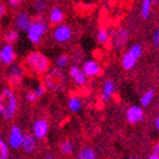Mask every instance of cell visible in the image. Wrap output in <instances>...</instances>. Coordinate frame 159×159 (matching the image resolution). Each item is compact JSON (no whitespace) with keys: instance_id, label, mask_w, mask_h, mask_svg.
<instances>
[{"instance_id":"cell-1","label":"cell","mask_w":159,"mask_h":159,"mask_svg":"<svg viewBox=\"0 0 159 159\" xmlns=\"http://www.w3.org/2000/svg\"><path fill=\"white\" fill-rule=\"evenodd\" d=\"M19 108V101L15 89L7 86L0 91V117L7 122L15 118Z\"/></svg>"},{"instance_id":"cell-2","label":"cell","mask_w":159,"mask_h":159,"mask_svg":"<svg viewBox=\"0 0 159 159\" xmlns=\"http://www.w3.org/2000/svg\"><path fill=\"white\" fill-rule=\"evenodd\" d=\"M25 67L30 73L37 75V76H43L45 73L51 69V61L45 54L40 51H32L25 57L23 61Z\"/></svg>"},{"instance_id":"cell-3","label":"cell","mask_w":159,"mask_h":159,"mask_svg":"<svg viewBox=\"0 0 159 159\" xmlns=\"http://www.w3.org/2000/svg\"><path fill=\"white\" fill-rule=\"evenodd\" d=\"M42 84L45 86L47 91H51L53 93L63 92L67 87V77L62 70L57 67L50 69L42 76Z\"/></svg>"},{"instance_id":"cell-4","label":"cell","mask_w":159,"mask_h":159,"mask_svg":"<svg viewBox=\"0 0 159 159\" xmlns=\"http://www.w3.org/2000/svg\"><path fill=\"white\" fill-rule=\"evenodd\" d=\"M48 27L49 25L43 18L40 17L32 20L29 29L27 30V37L30 42L34 45H39L41 43V40H42L44 33L48 31Z\"/></svg>"},{"instance_id":"cell-5","label":"cell","mask_w":159,"mask_h":159,"mask_svg":"<svg viewBox=\"0 0 159 159\" xmlns=\"http://www.w3.org/2000/svg\"><path fill=\"white\" fill-rule=\"evenodd\" d=\"M25 80V69L19 64H11L7 74V81L9 87L16 89L22 85Z\"/></svg>"},{"instance_id":"cell-6","label":"cell","mask_w":159,"mask_h":159,"mask_svg":"<svg viewBox=\"0 0 159 159\" xmlns=\"http://www.w3.org/2000/svg\"><path fill=\"white\" fill-rule=\"evenodd\" d=\"M23 138H25V134H23L22 129L20 128L18 125H12L9 128V133H8V137L6 142H7L10 149L19 150V149H21Z\"/></svg>"},{"instance_id":"cell-7","label":"cell","mask_w":159,"mask_h":159,"mask_svg":"<svg viewBox=\"0 0 159 159\" xmlns=\"http://www.w3.org/2000/svg\"><path fill=\"white\" fill-rule=\"evenodd\" d=\"M50 132V124L45 118L37 119L32 125V133L37 140H43L47 138L48 134Z\"/></svg>"},{"instance_id":"cell-8","label":"cell","mask_w":159,"mask_h":159,"mask_svg":"<svg viewBox=\"0 0 159 159\" xmlns=\"http://www.w3.org/2000/svg\"><path fill=\"white\" fill-rule=\"evenodd\" d=\"M52 37L57 43H65L72 38V29L69 25H59L53 30Z\"/></svg>"},{"instance_id":"cell-9","label":"cell","mask_w":159,"mask_h":159,"mask_svg":"<svg viewBox=\"0 0 159 159\" xmlns=\"http://www.w3.org/2000/svg\"><path fill=\"white\" fill-rule=\"evenodd\" d=\"M129 40V31L126 28H119L118 30H115V33L112 37L113 47L116 50H120L127 44Z\"/></svg>"},{"instance_id":"cell-10","label":"cell","mask_w":159,"mask_h":159,"mask_svg":"<svg viewBox=\"0 0 159 159\" xmlns=\"http://www.w3.org/2000/svg\"><path fill=\"white\" fill-rule=\"evenodd\" d=\"M69 76L75 83V85L80 87H83L84 85H86L87 83V77L86 75L83 73L82 69L77 65L73 64L70 66L69 69Z\"/></svg>"},{"instance_id":"cell-11","label":"cell","mask_w":159,"mask_h":159,"mask_svg":"<svg viewBox=\"0 0 159 159\" xmlns=\"http://www.w3.org/2000/svg\"><path fill=\"white\" fill-rule=\"evenodd\" d=\"M32 22V19L27 11H19L15 16V25L20 31H27L30 25Z\"/></svg>"},{"instance_id":"cell-12","label":"cell","mask_w":159,"mask_h":159,"mask_svg":"<svg viewBox=\"0 0 159 159\" xmlns=\"http://www.w3.org/2000/svg\"><path fill=\"white\" fill-rule=\"evenodd\" d=\"M82 71L86 77H94L97 75L101 74L102 72V67L96 61H93V60H89V61H85L83 63L82 66Z\"/></svg>"},{"instance_id":"cell-13","label":"cell","mask_w":159,"mask_h":159,"mask_svg":"<svg viewBox=\"0 0 159 159\" xmlns=\"http://www.w3.org/2000/svg\"><path fill=\"white\" fill-rule=\"evenodd\" d=\"M126 118L129 124H132V125L137 124V123H139L144 118V111H143L142 107L137 106V105L130 106L127 109Z\"/></svg>"},{"instance_id":"cell-14","label":"cell","mask_w":159,"mask_h":159,"mask_svg":"<svg viewBox=\"0 0 159 159\" xmlns=\"http://www.w3.org/2000/svg\"><path fill=\"white\" fill-rule=\"evenodd\" d=\"M38 140L34 138L32 134H25L22 145H21V150L25 155H32L37 150Z\"/></svg>"},{"instance_id":"cell-15","label":"cell","mask_w":159,"mask_h":159,"mask_svg":"<svg viewBox=\"0 0 159 159\" xmlns=\"http://www.w3.org/2000/svg\"><path fill=\"white\" fill-rule=\"evenodd\" d=\"M16 51L13 45L6 44L1 49V63L5 65H11L16 61Z\"/></svg>"},{"instance_id":"cell-16","label":"cell","mask_w":159,"mask_h":159,"mask_svg":"<svg viewBox=\"0 0 159 159\" xmlns=\"http://www.w3.org/2000/svg\"><path fill=\"white\" fill-rule=\"evenodd\" d=\"M65 18V13L62 8L59 6H53L49 12V22L52 25H62L63 20Z\"/></svg>"},{"instance_id":"cell-17","label":"cell","mask_w":159,"mask_h":159,"mask_svg":"<svg viewBox=\"0 0 159 159\" xmlns=\"http://www.w3.org/2000/svg\"><path fill=\"white\" fill-rule=\"evenodd\" d=\"M115 93V83L112 80H106L103 84L102 93H101V97L103 101H108L109 98H112V96Z\"/></svg>"},{"instance_id":"cell-18","label":"cell","mask_w":159,"mask_h":159,"mask_svg":"<svg viewBox=\"0 0 159 159\" xmlns=\"http://www.w3.org/2000/svg\"><path fill=\"white\" fill-rule=\"evenodd\" d=\"M75 159H96V154L91 146H83L79 149Z\"/></svg>"},{"instance_id":"cell-19","label":"cell","mask_w":159,"mask_h":159,"mask_svg":"<svg viewBox=\"0 0 159 159\" xmlns=\"http://www.w3.org/2000/svg\"><path fill=\"white\" fill-rule=\"evenodd\" d=\"M95 38H96V41L98 44L105 45L107 42H109V40H111L109 30H107L106 28H99V29L97 30L96 34H95Z\"/></svg>"},{"instance_id":"cell-20","label":"cell","mask_w":159,"mask_h":159,"mask_svg":"<svg viewBox=\"0 0 159 159\" xmlns=\"http://www.w3.org/2000/svg\"><path fill=\"white\" fill-rule=\"evenodd\" d=\"M136 63H137V59L133 57L129 52H126L123 54L122 65H123V67H124V70H126V71L132 70L133 67L136 65Z\"/></svg>"},{"instance_id":"cell-21","label":"cell","mask_w":159,"mask_h":159,"mask_svg":"<svg viewBox=\"0 0 159 159\" xmlns=\"http://www.w3.org/2000/svg\"><path fill=\"white\" fill-rule=\"evenodd\" d=\"M152 8V0H142L140 5V17L143 20H147L150 17Z\"/></svg>"},{"instance_id":"cell-22","label":"cell","mask_w":159,"mask_h":159,"mask_svg":"<svg viewBox=\"0 0 159 159\" xmlns=\"http://www.w3.org/2000/svg\"><path fill=\"white\" fill-rule=\"evenodd\" d=\"M59 150L63 156H70L74 152V144L69 139H65V140L61 142V144L59 146Z\"/></svg>"},{"instance_id":"cell-23","label":"cell","mask_w":159,"mask_h":159,"mask_svg":"<svg viewBox=\"0 0 159 159\" xmlns=\"http://www.w3.org/2000/svg\"><path fill=\"white\" fill-rule=\"evenodd\" d=\"M67 107H69L70 112L77 113L82 109V101L77 96H71L67 101Z\"/></svg>"},{"instance_id":"cell-24","label":"cell","mask_w":159,"mask_h":159,"mask_svg":"<svg viewBox=\"0 0 159 159\" xmlns=\"http://www.w3.org/2000/svg\"><path fill=\"white\" fill-rule=\"evenodd\" d=\"M3 39H5L7 44H10V45L15 44L18 40H19V32H18V30L8 29L5 32V34H3Z\"/></svg>"},{"instance_id":"cell-25","label":"cell","mask_w":159,"mask_h":159,"mask_svg":"<svg viewBox=\"0 0 159 159\" xmlns=\"http://www.w3.org/2000/svg\"><path fill=\"white\" fill-rule=\"evenodd\" d=\"M155 96V91L154 89H148L147 92H145L143 94V96L140 97V105L144 107H147L150 105V103L152 102Z\"/></svg>"},{"instance_id":"cell-26","label":"cell","mask_w":159,"mask_h":159,"mask_svg":"<svg viewBox=\"0 0 159 159\" xmlns=\"http://www.w3.org/2000/svg\"><path fill=\"white\" fill-rule=\"evenodd\" d=\"M10 158V148L5 139L0 138V159Z\"/></svg>"},{"instance_id":"cell-27","label":"cell","mask_w":159,"mask_h":159,"mask_svg":"<svg viewBox=\"0 0 159 159\" xmlns=\"http://www.w3.org/2000/svg\"><path fill=\"white\" fill-rule=\"evenodd\" d=\"M70 63V57L67 54H61L57 57L55 60V65H57V69L62 70L69 65Z\"/></svg>"},{"instance_id":"cell-28","label":"cell","mask_w":159,"mask_h":159,"mask_svg":"<svg viewBox=\"0 0 159 159\" xmlns=\"http://www.w3.org/2000/svg\"><path fill=\"white\" fill-rule=\"evenodd\" d=\"M127 52H129L130 54L133 55V57H136V59L138 60L139 57H142V53H143V47H142V44H139V43H135V44H133L132 47L129 48Z\"/></svg>"},{"instance_id":"cell-29","label":"cell","mask_w":159,"mask_h":159,"mask_svg":"<svg viewBox=\"0 0 159 159\" xmlns=\"http://www.w3.org/2000/svg\"><path fill=\"white\" fill-rule=\"evenodd\" d=\"M33 8L39 13H43L48 9L47 0H35L34 2H33Z\"/></svg>"},{"instance_id":"cell-30","label":"cell","mask_w":159,"mask_h":159,"mask_svg":"<svg viewBox=\"0 0 159 159\" xmlns=\"http://www.w3.org/2000/svg\"><path fill=\"white\" fill-rule=\"evenodd\" d=\"M25 98L28 103H31V104H33V103H35L38 101L37 95H35V93L33 91H27L25 93Z\"/></svg>"},{"instance_id":"cell-31","label":"cell","mask_w":159,"mask_h":159,"mask_svg":"<svg viewBox=\"0 0 159 159\" xmlns=\"http://www.w3.org/2000/svg\"><path fill=\"white\" fill-rule=\"evenodd\" d=\"M33 92L35 93V95H37L38 98H40V97H42L43 95L47 93V89H45V86L42 84V83H40L39 85L35 86V89H33Z\"/></svg>"},{"instance_id":"cell-32","label":"cell","mask_w":159,"mask_h":159,"mask_svg":"<svg viewBox=\"0 0 159 159\" xmlns=\"http://www.w3.org/2000/svg\"><path fill=\"white\" fill-rule=\"evenodd\" d=\"M152 42L155 48H159V27L157 28V30L155 31L154 34H152Z\"/></svg>"},{"instance_id":"cell-33","label":"cell","mask_w":159,"mask_h":159,"mask_svg":"<svg viewBox=\"0 0 159 159\" xmlns=\"http://www.w3.org/2000/svg\"><path fill=\"white\" fill-rule=\"evenodd\" d=\"M7 1L9 3V6H11L12 8H18L22 5L25 0H7Z\"/></svg>"},{"instance_id":"cell-34","label":"cell","mask_w":159,"mask_h":159,"mask_svg":"<svg viewBox=\"0 0 159 159\" xmlns=\"http://www.w3.org/2000/svg\"><path fill=\"white\" fill-rule=\"evenodd\" d=\"M6 13H7V6H6L5 3L0 2V19H1Z\"/></svg>"},{"instance_id":"cell-35","label":"cell","mask_w":159,"mask_h":159,"mask_svg":"<svg viewBox=\"0 0 159 159\" xmlns=\"http://www.w3.org/2000/svg\"><path fill=\"white\" fill-rule=\"evenodd\" d=\"M152 154L155 155V156L157 157V158L159 159V143H157L156 145H155V147H154V152Z\"/></svg>"},{"instance_id":"cell-36","label":"cell","mask_w":159,"mask_h":159,"mask_svg":"<svg viewBox=\"0 0 159 159\" xmlns=\"http://www.w3.org/2000/svg\"><path fill=\"white\" fill-rule=\"evenodd\" d=\"M43 159H57V157H55L53 154H50V152H48V154H45V155H44Z\"/></svg>"},{"instance_id":"cell-37","label":"cell","mask_w":159,"mask_h":159,"mask_svg":"<svg viewBox=\"0 0 159 159\" xmlns=\"http://www.w3.org/2000/svg\"><path fill=\"white\" fill-rule=\"evenodd\" d=\"M155 127H156V129L159 132V116H157L156 119H155Z\"/></svg>"},{"instance_id":"cell-38","label":"cell","mask_w":159,"mask_h":159,"mask_svg":"<svg viewBox=\"0 0 159 159\" xmlns=\"http://www.w3.org/2000/svg\"><path fill=\"white\" fill-rule=\"evenodd\" d=\"M148 159H158V158H157V157L155 156L154 154H152V155H150V156L148 157Z\"/></svg>"},{"instance_id":"cell-39","label":"cell","mask_w":159,"mask_h":159,"mask_svg":"<svg viewBox=\"0 0 159 159\" xmlns=\"http://www.w3.org/2000/svg\"><path fill=\"white\" fill-rule=\"evenodd\" d=\"M9 159H25L23 157H17V158H9Z\"/></svg>"},{"instance_id":"cell-40","label":"cell","mask_w":159,"mask_h":159,"mask_svg":"<svg viewBox=\"0 0 159 159\" xmlns=\"http://www.w3.org/2000/svg\"><path fill=\"white\" fill-rule=\"evenodd\" d=\"M0 63H1V49H0Z\"/></svg>"},{"instance_id":"cell-41","label":"cell","mask_w":159,"mask_h":159,"mask_svg":"<svg viewBox=\"0 0 159 159\" xmlns=\"http://www.w3.org/2000/svg\"><path fill=\"white\" fill-rule=\"evenodd\" d=\"M128 159H136V158H128Z\"/></svg>"},{"instance_id":"cell-42","label":"cell","mask_w":159,"mask_h":159,"mask_svg":"<svg viewBox=\"0 0 159 159\" xmlns=\"http://www.w3.org/2000/svg\"><path fill=\"white\" fill-rule=\"evenodd\" d=\"M158 111H159V104H158Z\"/></svg>"},{"instance_id":"cell-43","label":"cell","mask_w":159,"mask_h":159,"mask_svg":"<svg viewBox=\"0 0 159 159\" xmlns=\"http://www.w3.org/2000/svg\"><path fill=\"white\" fill-rule=\"evenodd\" d=\"M0 32H1V28H0Z\"/></svg>"}]
</instances>
